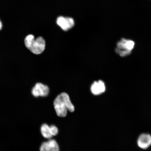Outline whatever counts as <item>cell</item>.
I'll use <instances>...</instances> for the list:
<instances>
[{"instance_id": "obj_1", "label": "cell", "mask_w": 151, "mask_h": 151, "mask_svg": "<svg viewBox=\"0 0 151 151\" xmlns=\"http://www.w3.org/2000/svg\"><path fill=\"white\" fill-rule=\"evenodd\" d=\"M24 44L28 50L36 55L42 53L46 47V42L42 37H39L35 39V36L32 35H28L26 37Z\"/></svg>"}, {"instance_id": "obj_2", "label": "cell", "mask_w": 151, "mask_h": 151, "mask_svg": "<svg viewBox=\"0 0 151 151\" xmlns=\"http://www.w3.org/2000/svg\"><path fill=\"white\" fill-rule=\"evenodd\" d=\"M135 46V42L131 40L123 38L117 43L116 52L120 56L125 57L131 53Z\"/></svg>"}, {"instance_id": "obj_3", "label": "cell", "mask_w": 151, "mask_h": 151, "mask_svg": "<svg viewBox=\"0 0 151 151\" xmlns=\"http://www.w3.org/2000/svg\"><path fill=\"white\" fill-rule=\"evenodd\" d=\"M54 105L57 115L58 116L64 117L67 116L68 110L62 99L61 94L55 100Z\"/></svg>"}, {"instance_id": "obj_4", "label": "cell", "mask_w": 151, "mask_h": 151, "mask_svg": "<svg viewBox=\"0 0 151 151\" xmlns=\"http://www.w3.org/2000/svg\"><path fill=\"white\" fill-rule=\"evenodd\" d=\"M56 23L64 31H68L75 25V22L70 17L60 16L57 19Z\"/></svg>"}, {"instance_id": "obj_5", "label": "cell", "mask_w": 151, "mask_h": 151, "mask_svg": "<svg viewBox=\"0 0 151 151\" xmlns=\"http://www.w3.org/2000/svg\"><path fill=\"white\" fill-rule=\"evenodd\" d=\"M50 90L48 87L41 83H37L32 90V93L35 97H46L48 95Z\"/></svg>"}, {"instance_id": "obj_6", "label": "cell", "mask_w": 151, "mask_h": 151, "mask_svg": "<svg viewBox=\"0 0 151 151\" xmlns=\"http://www.w3.org/2000/svg\"><path fill=\"white\" fill-rule=\"evenodd\" d=\"M137 144L141 149L148 148L151 146V135L147 133L141 134L138 138Z\"/></svg>"}, {"instance_id": "obj_7", "label": "cell", "mask_w": 151, "mask_h": 151, "mask_svg": "<svg viewBox=\"0 0 151 151\" xmlns=\"http://www.w3.org/2000/svg\"><path fill=\"white\" fill-rule=\"evenodd\" d=\"M40 151H60L59 147L56 140L51 139L42 143Z\"/></svg>"}, {"instance_id": "obj_8", "label": "cell", "mask_w": 151, "mask_h": 151, "mask_svg": "<svg viewBox=\"0 0 151 151\" xmlns=\"http://www.w3.org/2000/svg\"><path fill=\"white\" fill-rule=\"evenodd\" d=\"M106 90L104 83L102 81H95L92 85L91 91L94 95H99L104 93Z\"/></svg>"}, {"instance_id": "obj_9", "label": "cell", "mask_w": 151, "mask_h": 151, "mask_svg": "<svg viewBox=\"0 0 151 151\" xmlns=\"http://www.w3.org/2000/svg\"><path fill=\"white\" fill-rule=\"evenodd\" d=\"M61 95L68 111L72 112L75 110V107L70 101L69 96L66 93H62Z\"/></svg>"}, {"instance_id": "obj_10", "label": "cell", "mask_w": 151, "mask_h": 151, "mask_svg": "<svg viewBox=\"0 0 151 151\" xmlns=\"http://www.w3.org/2000/svg\"><path fill=\"white\" fill-rule=\"evenodd\" d=\"M41 132L43 137L47 139H51L52 136L51 133L50 126L45 124H42L41 127Z\"/></svg>"}, {"instance_id": "obj_11", "label": "cell", "mask_w": 151, "mask_h": 151, "mask_svg": "<svg viewBox=\"0 0 151 151\" xmlns=\"http://www.w3.org/2000/svg\"><path fill=\"white\" fill-rule=\"evenodd\" d=\"M51 133L52 136H55L58 134V128L56 126L54 125H52L50 126Z\"/></svg>"}, {"instance_id": "obj_12", "label": "cell", "mask_w": 151, "mask_h": 151, "mask_svg": "<svg viewBox=\"0 0 151 151\" xmlns=\"http://www.w3.org/2000/svg\"><path fill=\"white\" fill-rule=\"evenodd\" d=\"M2 24L1 21L0 20V30H1L2 29Z\"/></svg>"}]
</instances>
